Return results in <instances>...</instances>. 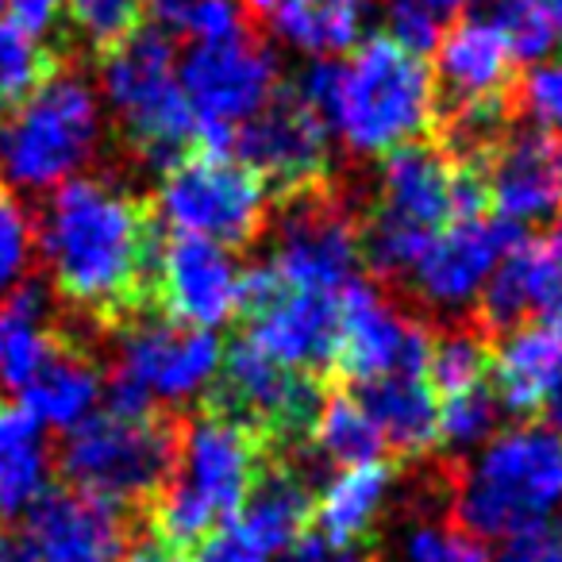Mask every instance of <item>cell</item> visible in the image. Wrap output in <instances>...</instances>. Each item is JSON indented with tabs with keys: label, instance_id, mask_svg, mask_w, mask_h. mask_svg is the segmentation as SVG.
I'll use <instances>...</instances> for the list:
<instances>
[{
	"label": "cell",
	"instance_id": "6da1fadb",
	"mask_svg": "<svg viewBox=\"0 0 562 562\" xmlns=\"http://www.w3.org/2000/svg\"><path fill=\"white\" fill-rule=\"evenodd\" d=\"M158 239L150 204L104 178L58 186L35 224L58 297L116 328L155 305Z\"/></svg>",
	"mask_w": 562,
	"mask_h": 562
},
{
	"label": "cell",
	"instance_id": "7a4b0ae2",
	"mask_svg": "<svg viewBox=\"0 0 562 562\" xmlns=\"http://www.w3.org/2000/svg\"><path fill=\"white\" fill-rule=\"evenodd\" d=\"M331 135L351 155L378 158L416 143L436 116V81L424 58L385 35H370L347 63L316 58L297 81Z\"/></svg>",
	"mask_w": 562,
	"mask_h": 562
},
{
	"label": "cell",
	"instance_id": "3957f363",
	"mask_svg": "<svg viewBox=\"0 0 562 562\" xmlns=\"http://www.w3.org/2000/svg\"><path fill=\"white\" fill-rule=\"evenodd\" d=\"M104 139V112L93 81L78 58L20 97L9 120H0V181L12 193H47L78 178Z\"/></svg>",
	"mask_w": 562,
	"mask_h": 562
},
{
	"label": "cell",
	"instance_id": "277c9868",
	"mask_svg": "<svg viewBox=\"0 0 562 562\" xmlns=\"http://www.w3.org/2000/svg\"><path fill=\"white\" fill-rule=\"evenodd\" d=\"M454 520L474 539H516L551 520L562 505V436L551 428H508L477 447L454 477Z\"/></svg>",
	"mask_w": 562,
	"mask_h": 562
},
{
	"label": "cell",
	"instance_id": "5b68a950",
	"mask_svg": "<svg viewBox=\"0 0 562 562\" xmlns=\"http://www.w3.org/2000/svg\"><path fill=\"white\" fill-rule=\"evenodd\" d=\"M101 89L120 139L143 166L170 170L196 143V116L178 81V43L155 24L101 58Z\"/></svg>",
	"mask_w": 562,
	"mask_h": 562
},
{
	"label": "cell",
	"instance_id": "8992f818",
	"mask_svg": "<svg viewBox=\"0 0 562 562\" xmlns=\"http://www.w3.org/2000/svg\"><path fill=\"white\" fill-rule=\"evenodd\" d=\"M181 428L162 413L124 416V413H93L66 431L58 447L70 490L97 497L112 508H143L173 482L178 470Z\"/></svg>",
	"mask_w": 562,
	"mask_h": 562
},
{
	"label": "cell",
	"instance_id": "52a82bcc",
	"mask_svg": "<svg viewBox=\"0 0 562 562\" xmlns=\"http://www.w3.org/2000/svg\"><path fill=\"white\" fill-rule=\"evenodd\" d=\"M459 162L431 143L390 150L362 220V258L378 278H408L428 243L454 220Z\"/></svg>",
	"mask_w": 562,
	"mask_h": 562
},
{
	"label": "cell",
	"instance_id": "ba28073f",
	"mask_svg": "<svg viewBox=\"0 0 562 562\" xmlns=\"http://www.w3.org/2000/svg\"><path fill=\"white\" fill-rule=\"evenodd\" d=\"M224 362L216 331L173 321H132L116 344V362L104 382L112 413L150 416L162 405L204 397Z\"/></svg>",
	"mask_w": 562,
	"mask_h": 562
},
{
	"label": "cell",
	"instance_id": "9c48e42d",
	"mask_svg": "<svg viewBox=\"0 0 562 562\" xmlns=\"http://www.w3.org/2000/svg\"><path fill=\"white\" fill-rule=\"evenodd\" d=\"M270 212V189L227 150L196 147L181 155L158 186L155 216L170 232L196 235L220 247H247Z\"/></svg>",
	"mask_w": 562,
	"mask_h": 562
},
{
	"label": "cell",
	"instance_id": "30bf717a",
	"mask_svg": "<svg viewBox=\"0 0 562 562\" xmlns=\"http://www.w3.org/2000/svg\"><path fill=\"white\" fill-rule=\"evenodd\" d=\"M204 397H209V413L247 428L266 451H273V447L305 443L313 436L328 393L316 374L281 367L255 351L247 339H235Z\"/></svg>",
	"mask_w": 562,
	"mask_h": 562
},
{
	"label": "cell",
	"instance_id": "8fae6325",
	"mask_svg": "<svg viewBox=\"0 0 562 562\" xmlns=\"http://www.w3.org/2000/svg\"><path fill=\"white\" fill-rule=\"evenodd\" d=\"M178 81L196 116V143L227 150L235 127L247 124L278 89V58L266 47L262 32L189 43Z\"/></svg>",
	"mask_w": 562,
	"mask_h": 562
},
{
	"label": "cell",
	"instance_id": "7c38bea8",
	"mask_svg": "<svg viewBox=\"0 0 562 562\" xmlns=\"http://www.w3.org/2000/svg\"><path fill=\"white\" fill-rule=\"evenodd\" d=\"M362 262V224L328 181L281 196L270 266L285 285L344 293Z\"/></svg>",
	"mask_w": 562,
	"mask_h": 562
},
{
	"label": "cell",
	"instance_id": "4fadbf2b",
	"mask_svg": "<svg viewBox=\"0 0 562 562\" xmlns=\"http://www.w3.org/2000/svg\"><path fill=\"white\" fill-rule=\"evenodd\" d=\"M243 316L247 339L266 359L321 378L339 355V297L336 293L293 290L270 262L243 273Z\"/></svg>",
	"mask_w": 562,
	"mask_h": 562
},
{
	"label": "cell",
	"instance_id": "5bb4252c",
	"mask_svg": "<svg viewBox=\"0 0 562 562\" xmlns=\"http://www.w3.org/2000/svg\"><path fill=\"white\" fill-rule=\"evenodd\" d=\"M328 127L313 112V104L297 93V86H278L270 101L243 127H235L232 147L243 166L258 173L270 193L290 196L297 189L321 186L331 173Z\"/></svg>",
	"mask_w": 562,
	"mask_h": 562
},
{
	"label": "cell",
	"instance_id": "9a60e30c",
	"mask_svg": "<svg viewBox=\"0 0 562 562\" xmlns=\"http://www.w3.org/2000/svg\"><path fill=\"white\" fill-rule=\"evenodd\" d=\"M431 331L367 281H351L339 293V355L336 370L351 382L378 378H428Z\"/></svg>",
	"mask_w": 562,
	"mask_h": 562
},
{
	"label": "cell",
	"instance_id": "2e32d148",
	"mask_svg": "<svg viewBox=\"0 0 562 562\" xmlns=\"http://www.w3.org/2000/svg\"><path fill=\"white\" fill-rule=\"evenodd\" d=\"M243 273L227 247L170 232L158 239L155 305L173 324L216 331L243 313Z\"/></svg>",
	"mask_w": 562,
	"mask_h": 562
},
{
	"label": "cell",
	"instance_id": "e0dca14e",
	"mask_svg": "<svg viewBox=\"0 0 562 562\" xmlns=\"http://www.w3.org/2000/svg\"><path fill=\"white\" fill-rule=\"evenodd\" d=\"M266 459L270 451L247 428L216 413H201L181 428L173 485L186 490L201 508H209L212 520L224 528L227 520H235Z\"/></svg>",
	"mask_w": 562,
	"mask_h": 562
},
{
	"label": "cell",
	"instance_id": "ac0fdd59",
	"mask_svg": "<svg viewBox=\"0 0 562 562\" xmlns=\"http://www.w3.org/2000/svg\"><path fill=\"white\" fill-rule=\"evenodd\" d=\"M524 239V227L501 216L451 220L408 270L413 290L431 308H467L485 290L497 262Z\"/></svg>",
	"mask_w": 562,
	"mask_h": 562
},
{
	"label": "cell",
	"instance_id": "d6986e66",
	"mask_svg": "<svg viewBox=\"0 0 562 562\" xmlns=\"http://www.w3.org/2000/svg\"><path fill=\"white\" fill-rule=\"evenodd\" d=\"M493 216L524 227L562 209V139L539 127H508L482 158Z\"/></svg>",
	"mask_w": 562,
	"mask_h": 562
},
{
	"label": "cell",
	"instance_id": "ffe728a7",
	"mask_svg": "<svg viewBox=\"0 0 562 562\" xmlns=\"http://www.w3.org/2000/svg\"><path fill=\"white\" fill-rule=\"evenodd\" d=\"M436 112L516 101V58L490 20L459 16L436 47Z\"/></svg>",
	"mask_w": 562,
	"mask_h": 562
},
{
	"label": "cell",
	"instance_id": "44dd1931",
	"mask_svg": "<svg viewBox=\"0 0 562 562\" xmlns=\"http://www.w3.org/2000/svg\"><path fill=\"white\" fill-rule=\"evenodd\" d=\"M27 531L43 562L120 559L127 543L124 513L78 490H47L27 513Z\"/></svg>",
	"mask_w": 562,
	"mask_h": 562
},
{
	"label": "cell",
	"instance_id": "7402d4cb",
	"mask_svg": "<svg viewBox=\"0 0 562 562\" xmlns=\"http://www.w3.org/2000/svg\"><path fill=\"white\" fill-rule=\"evenodd\" d=\"M313 470L301 467V459H266L232 524L262 554H278L290 551L305 536L308 524H313Z\"/></svg>",
	"mask_w": 562,
	"mask_h": 562
},
{
	"label": "cell",
	"instance_id": "603a6c76",
	"mask_svg": "<svg viewBox=\"0 0 562 562\" xmlns=\"http://www.w3.org/2000/svg\"><path fill=\"white\" fill-rule=\"evenodd\" d=\"M490 385L501 408L536 416L562 390V336L551 324H520L493 347Z\"/></svg>",
	"mask_w": 562,
	"mask_h": 562
},
{
	"label": "cell",
	"instance_id": "cb8c5ba5",
	"mask_svg": "<svg viewBox=\"0 0 562 562\" xmlns=\"http://www.w3.org/2000/svg\"><path fill=\"white\" fill-rule=\"evenodd\" d=\"M559 278H562L559 258L543 247V239H528V235H524V239L497 262V270L485 281V290L477 293L474 328H482L485 336L520 328L524 316L543 308L547 293H551V285Z\"/></svg>",
	"mask_w": 562,
	"mask_h": 562
},
{
	"label": "cell",
	"instance_id": "d4e9b609",
	"mask_svg": "<svg viewBox=\"0 0 562 562\" xmlns=\"http://www.w3.org/2000/svg\"><path fill=\"white\" fill-rule=\"evenodd\" d=\"M104 393L101 370L97 362L81 351L78 344L58 339L55 351L47 355L32 382L20 390V405L43 424V428H63L70 431L86 416L97 413V401Z\"/></svg>",
	"mask_w": 562,
	"mask_h": 562
},
{
	"label": "cell",
	"instance_id": "484cf974",
	"mask_svg": "<svg viewBox=\"0 0 562 562\" xmlns=\"http://www.w3.org/2000/svg\"><path fill=\"white\" fill-rule=\"evenodd\" d=\"M255 20L297 50L336 58L359 47L367 27V0H266Z\"/></svg>",
	"mask_w": 562,
	"mask_h": 562
},
{
	"label": "cell",
	"instance_id": "4316f807",
	"mask_svg": "<svg viewBox=\"0 0 562 562\" xmlns=\"http://www.w3.org/2000/svg\"><path fill=\"white\" fill-rule=\"evenodd\" d=\"M359 405L397 454H428L439 447V397L428 378H378L359 385Z\"/></svg>",
	"mask_w": 562,
	"mask_h": 562
},
{
	"label": "cell",
	"instance_id": "83f0119b",
	"mask_svg": "<svg viewBox=\"0 0 562 562\" xmlns=\"http://www.w3.org/2000/svg\"><path fill=\"white\" fill-rule=\"evenodd\" d=\"M50 490V447L24 405L0 401V513L20 516Z\"/></svg>",
	"mask_w": 562,
	"mask_h": 562
},
{
	"label": "cell",
	"instance_id": "f1b7e54d",
	"mask_svg": "<svg viewBox=\"0 0 562 562\" xmlns=\"http://www.w3.org/2000/svg\"><path fill=\"white\" fill-rule=\"evenodd\" d=\"M55 344L47 293L35 281H24L9 301H0V385L12 393L24 390Z\"/></svg>",
	"mask_w": 562,
	"mask_h": 562
},
{
	"label": "cell",
	"instance_id": "f546056e",
	"mask_svg": "<svg viewBox=\"0 0 562 562\" xmlns=\"http://www.w3.org/2000/svg\"><path fill=\"white\" fill-rule=\"evenodd\" d=\"M393 490V470L385 462H370V467H347L336 477H328L316 497V524L321 536L336 539V543H359L382 516L385 501Z\"/></svg>",
	"mask_w": 562,
	"mask_h": 562
},
{
	"label": "cell",
	"instance_id": "4dcf8cb0",
	"mask_svg": "<svg viewBox=\"0 0 562 562\" xmlns=\"http://www.w3.org/2000/svg\"><path fill=\"white\" fill-rule=\"evenodd\" d=\"M313 447L316 459L328 462V467H370V462H382L385 439L378 431V424L370 420V413L359 405V397L351 393H331L324 397L321 416L313 424Z\"/></svg>",
	"mask_w": 562,
	"mask_h": 562
},
{
	"label": "cell",
	"instance_id": "1f68e13d",
	"mask_svg": "<svg viewBox=\"0 0 562 562\" xmlns=\"http://www.w3.org/2000/svg\"><path fill=\"white\" fill-rule=\"evenodd\" d=\"M147 12L158 32L173 43H212L243 32H262L243 0H147Z\"/></svg>",
	"mask_w": 562,
	"mask_h": 562
},
{
	"label": "cell",
	"instance_id": "d6a6232c",
	"mask_svg": "<svg viewBox=\"0 0 562 562\" xmlns=\"http://www.w3.org/2000/svg\"><path fill=\"white\" fill-rule=\"evenodd\" d=\"M490 367H493V347L482 328L447 331L443 339L431 344L428 382L436 390V397H451V393L490 385Z\"/></svg>",
	"mask_w": 562,
	"mask_h": 562
},
{
	"label": "cell",
	"instance_id": "836d02e7",
	"mask_svg": "<svg viewBox=\"0 0 562 562\" xmlns=\"http://www.w3.org/2000/svg\"><path fill=\"white\" fill-rule=\"evenodd\" d=\"M66 16L81 47L104 58L143 27L147 0H66Z\"/></svg>",
	"mask_w": 562,
	"mask_h": 562
},
{
	"label": "cell",
	"instance_id": "e575fe53",
	"mask_svg": "<svg viewBox=\"0 0 562 562\" xmlns=\"http://www.w3.org/2000/svg\"><path fill=\"white\" fill-rule=\"evenodd\" d=\"M63 58L66 55L58 47L20 32L9 20H0V93H4V101H20L32 89H40L58 70Z\"/></svg>",
	"mask_w": 562,
	"mask_h": 562
},
{
	"label": "cell",
	"instance_id": "d590c367",
	"mask_svg": "<svg viewBox=\"0 0 562 562\" xmlns=\"http://www.w3.org/2000/svg\"><path fill=\"white\" fill-rule=\"evenodd\" d=\"M501 420V401L493 385L439 397V443L451 451H477L493 439Z\"/></svg>",
	"mask_w": 562,
	"mask_h": 562
},
{
	"label": "cell",
	"instance_id": "8d00e7d4",
	"mask_svg": "<svg viewBox=\"0 0 562 562\" xmlns=\"http://www.w3.org/2000/svg\"><path fill=\"white\" fill-rule=\"evenodd\" d=\"M493 27L508 43L516 63H543L551 47L559 43L554 24L547 16L543 0H490Z\"/></svg>",
	"mask_w": 562,
	"mask_h": 562
},
{
	"label": "cell",
	"instance_id": "74e56055",
	"mask_svg": "<svg viewBox=\"0 0 562 562\" xmlns=\"http://www.w3.org/2000/svg\"><path fill=\"white\" fill-rule=\"evenodd\" d=\"M35 258V224L12 189L0 186V301L24 285Z\"/></svg>",
	"mask_w": 562,
	"mask_h": 562
},
{
	"label": "cell",
	"instance_id": "f35d334b",
	"mask_svg": "<svg viewBox=\"0 0 562 562\" xmlns=\"http://www.w3.org/2000/svg\"><path fill=\"white\" fill-rule=\"evenodd\" d=\"M405 562H493L482 539L459 524H416L405 536Z\"/></svg>",
	"mask_w": 562,
	"mask_h": 562
},
{
	"label": "cell",
	"instance_id": "ab89813d",
	"mask_svg": "<svg viewBox=\"0 0 562 562\" xmlns=\"http://www.w3.org/2000/svg\"><path fill=\"white\" fill-rule=\"evenodd\" d=\"M516 112L536 120L539 132L562 139V58L539 63L516 81Z\"/></svg>",
	"mask_w": 562,
	"mask_h": 562
},
{
	"label": "cell",
	"instance_id": "60d3db41",
	"mask_svg": "<svg viewBox=\"0 0 562 562\" xmlns=\"http://www.w3.org/2000/svg\"><path fill=\"white\" fill-rule=\"evenodd\" d=\"M385 40L424 58L443 40V16L428 9L424 0H385Z\"/></svg>",
	"mask_w": 562,
	"mask_h": 562
},
{
	"label": "cell",
	"instance_id": "b9f144b4",
	"mask_svg": "<svg viewBox=\"0 0 562 562\" xmlns=\"http://www.w3.org/2000/svg\"><path fill=\"white\" fill-rule=\"evenodd\" d=\"M501 562H562V520H543L508 539Z\"/></svg>",
	"mask_w": 562,
	"mask_h": 562
},
{
	"label": "cell",
	"instance_id": "7bdbcfd3",
	"mask_svg": "<svg viewBox=\"0 0 562 562\" xmlns=\"http://www.w3.org/2000/svg\"><path fill=\"white\" fill-rule=\"evenodd\" d=\"M193 562H270V559H266L235 524H224V528H216L196 547Z\"/></svg>",
	"mask_w": 562,
	"mask_h": 562
},
{
	"label": "cell",
	"instance_id": "ee69618b",
	"mask_svg": "<svg viewBox=\"0 0 562 562\" xmlns=\"http://www.w3.org/2000/svg\"><path fill=\"white\" fill-rule=\"evenodd\" d=\"M285 554H290L285 562H374V554L362 551L359 543H336L321 531H305Z\"/></svg>",
	"mask_w": 562,
	"mask_h": 562
},
{
	"label": "cell",
	"instance_id": "f6af8a7d",
	"mask_svg": "<svg viewBox=\"0 0 562 562\" xmlns=\"http://www.w3.org/2000/svg\"><path fill=\"white\" fill-rule=\"evenodd\" d=\"M4 9H9L4 20H9L12 27H20V32L47 43V35L55 32V24L63 20L66 0H4Z\"/></svg>",
	"mask_w": 562,
	"mask_h": 562
},
{
	"label": "cell",
	"instance_id": "bcb514c9",
	"mask_svg": "<svg viewBox=\"0 0 562 562\" xmlns=\"http://www.w3.org/2000/svg\"><path fill=\"white\" fill-rule=\"evenodd\" d=\"M0 562H43V551L27 528H0Z\"/></svg>",
	"mask_w": 562,
	"mask_h": 562
},
{
	"label": "cell",
	"instance_id": "7dc6e473",
	"mask_svg": "<svg viewBox=\"0 0 562 562\" xmlns=\"http://www.w3.org/2000/svg\"><path fill=\"white\" fill-rule=\"evenodd\" d=\"M127 562H189V559L181 551H173V547L158 543V539H143V543L132 547Z\"/></svg>",
	"mask_w": 562,
	"mask_h": 562
},
{
	"label": "cell",
	"instance_id": "c3c4849f",
	"mask_svg": "<svg viewBox=\"0 0 562 562\" xmlns=\"http://www.w3.org/2000/svg\"><path fill=\"white\" fill-rule=\"evenodd\" d=\"M539 316H543V324H551V328L562 336V278L551 285V293H547V301H543V308H539Z\"/></svg>",
	"mask_w": 562,
	"mask_h": 562
},
{
	"label": "cell",
	"instance_id": "681fc988",
	"mask_svg": "<svg viewBox=\"0 0 562 562\" xmlns=\"http://www.w3.org/2000/svg\"><path fill=\"white\" fill-rule=\"evenodd\" d=\"M424 4H428V9H436L443 20H447V16L459 20V16H467V9H474L477 0H424Z\"/></svg>",
	"mask_w": 562,
	"mask_h": 562
},
{
	"label": "cell",
	"instance_id": "f907efd6",
	"mask_svg": "<svg viewBox=\"0 0 562 562\" xmlns=\"http://www.w3.org/2000/svg\"><path fill=\"white\" fill-rule=\"evenodd\" d=\"M543 413H547V420H551V431H559V436H562V390L554 393L551 401H547Z\"/></svg>",
	"mask_w": 562,
	"mask_h": 562
},
{
	"label": "cell",
	"instance_id": "816d5d0a",
	"mask_svg": "<svg viewBox=\"0 0 562 562\" xmlns=\"http://www.w3.org/2000/svg\"><path fill=\"white\" fill-rule=\"evenodd\" d=\"M543 247L551 250V255H554V258H559V262H562V220H559V224L551 227V232L543 235Z\"/></svg>",
	"mask_w": 562,
	"mask_h": 562
},
{
	"label": "cell",
	"instance_id": "f5cc1de1",
	"mask_svg": "<svg viewBox=\"0 0 562 562\" xmlns=\"http://www.w3.org/2000/svg\"><path fill=\"white\" fill-rule=\"evenodd\" d=\"M543 9H547V16H551V24H554V35L562 40V0H543Z\"/></svg>",
	"mask_w": 562,
	"mask_h": 562
},
{
	"label": "cell",
	"instance_id": "db71d44e",
	"mask_svg": "<svg viewBox=\"0 0 562 562\" xmlns=\"http://www.w3.org/2000/svg\"><path fill=\"white\" fill-rule=\"evenodd\" d=\"M78 562H120V559H78Z\"/></svg>",
	"mask_w": 562,
	"mask_h": 562
},
{
	"label": "cell",
	"instance_id": "11a10c76",
	"mask_svg": "<svg viewBox=\"0 0 562 562\" xmlns=\"http://www.w3.org/2000/svg\"><path fill=\"white\" fill-rule=\"evenodd\" d=\"M0 120H4V93H0Z\"/></svg>",
	"mask_w": 562,
	"mask_h": 562
},
{
	"label": "cell",
	"instance_id": "9f6ffc18",
	"mask_svg": "<svg viewBox=\"0 0 562 562\" xmlns=\"http://www.w3.org/2000/svg\"><path fill=\"white\" fill-rule=\"evenodd\" d=\"M0 4H4V0H0Z\"/></svg>",
	"mask_w": 562,
	"mask_h": 562
}]
</instances>
